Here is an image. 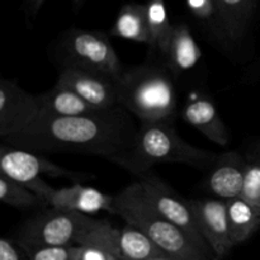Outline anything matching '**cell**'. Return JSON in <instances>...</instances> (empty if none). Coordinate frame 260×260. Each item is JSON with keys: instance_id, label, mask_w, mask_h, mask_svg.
<instances>
[{"instance_id": "obj_25", "label": "cell", "mask_w": 260, "mask_h": 260, "mask_svg": "<svg viewBox=\"0 0 260 260\" xmlns=\"http://www.w3.org/2000/svg\"><path fill=\"white\" fill-rule=\"evenodd\" d=\"M187 5L192 14L203 22L212 23L213 29L217 18L216 0H187Z\"/></svg>"}, {"instance_id": "obj_6", "label": "cell", "mask_w": 260, "mask_h": 260, "mask_svg": "<svg viewBox=\"0 0 260 260\" xmlns=\"http://www.w3.org/2000/svg\"><path fill=\"white\" fill-rule=\"evenodd\" d=\"M60 69L73 68L118 79L124 69L108 36L98 30L70 29L56 51Z\"/></svg>"}, {"instance_id": "obj_9", "label": "cell", "mask_w": 260, "mask_h": 260, "mask_svg": "<svg viewBox=\"0 0 260 260\" xmlns=\"http://www.w3.org/2000/svg\"><path fill=\"white\" fill-rule=\"evenodd\" d=\"M40 116L37 95L10 79L0 80V137L2 140L27 129Z\"/></svg>"}, {"instance_id": "obj_12", "label": "cell", "mask_w": 260, "mask_h": 260, "mask_svg": "<svg viewBox=\"0 0 260 260\" xmlns=\"http://www.w3.org/2000/svg\"><path fill=\"white\" fill-rule=\"evenodd\" d=\"M249 161L238 151H226L218 155L212 168L208 170L206 187L220 200L243 197L246 169Z\"/></svg>"}, {"instance_id": "obj_7", "label": "cell", "mask_w": 260, "mask_h": 260, "mask_svg": "<svg viewBox=\"0 0 260 260\" xmlns=\"http://www.w3.org/2000/svg\"><path fill=\"white\" fill-rule=\"evenodd\" d=\"M0 174L27 187L37 197H40L46 206H48L56 189L41 178L42 175L66 178L75 183L91 177L84 173L73 172L60 167L51 160L41 156L38 152L18 149L4 142L0 147Z\"/></svg>"}, {"instance_id": "obj_15", "label": "cell", "mask_w": 260, "mask_h": 260, "mask_svg": "<svg viewBox=\"0 0 260 260\" xmlns=\"http://www.w3.org/2000/svg\"><path fill=\"white\" fill-rule=\"evenodd\" d=\"M182 117L189 126L200 131L213 144L222 147L229 145V128L211 99L206 96H190L183 108Z\"/></svg>"}, {"instance_id": "obj_26", "label": "cell", "mask_w": 260, "mask_h": 260, "mask_svg": "<svg viewBox=\"0 0 260 260\" xmlns=\"http://www.w3.org/2000/svg\"><path fill=\"white\" fill-rule=\"evenodd\" d=\"M71 260H118L108 251L91 245H78L71 248Z\"/></svg>"}, {"instance_id": "obj_17", "label": "cell", "mask_w": 260, "mask_h": 260, "mask_svg": "<svg viewBox=\"0 0 260 260\" xmlns=\"http://www.w3.org/2000/svg\"><path fill=\"white\" fill-rule=\"evenodd\" d=\"M40 114L48 117H78L96 112L76 93L56 83L53 88L37 94Z\"/></svg>"}, {"instance_id": "obj_3", "label": "cell", "mask_w": 260, "mask_h": 260, "mask_svg": "<svg viewBox=\"0 0 260 260\" xmlns=\"http://www.w3.org/2000/svg\"><path fill=\"white\" fill-rule=\"evenodd\" d=\"M113 215L146 234L169 258L216 260L212 253L201 248L187 233L157 212L137 180L114 194Z\"/></svg>"}, {"instance_id": "obj_27", "label": "cell", "mask_w": 260, "mask_h": 260, "mask_svg": "<svg viewBox=\"0 0 260 260\" xmlns=\"http://www.w3.org/2000/svg\"><path fill=\"white\" fill-rule=\"evenodd\" d=\"M0 260H22L14 243L7 238L0 240Z\"/></svg>"}, {"instance_id": "obj_11", "label": "cell", "mask_w": 260, "mask_h": 260, "mask_svg": "<svg viewBox=\"0 0 260 260\" xmlns=\"http://www.w3.org/2000/svg\"><path fill=\"white\" fill-rule=\"evenodd\" d=\"M193 212L201 235L212 250L216 260H222L234 248L228 220V203L220 198L193 200Z\"/></svg>"}, {"instance_id": "obj_1", "label": "cell", "mask_w": 260, "mask_h": 260, "mask_svg": "<svg viewBox=\"0 0 260 260\" xmlns=\"http://www.w3.org/2000/svg\"><path fill=\"white\" fill-rule=\"evenodd\" d=\"M131 116L121 106L78 117L40 114L27 129L3 142L38 154L90 155L119 165L131 152L139 128Z\"/></svg>"}, {"instance_id": "obj_23", "label": "cell", "mask_w": 260, "mask_h": 260, "mask_svg": "<svg viewBox=\"0 0 260 260\" xmlns=\"http://www.w3.org/2000/svg\"><path fill=\"white\" fill-rule=\"evenodd\" d=\"M243 198L255 207L260 208V161H249Z\"/></svg>"}, {"instance_id": "obj_18", "label": "cell", "mask_w": 260, "mask_h": 260, "mask_svg": "<svg viewBox=\"0 0 260 260\" xmlns=\"http://www.w3.org/2000/svg\"><path fill=\"white\" fill-rule=\"evenodd\" d=\"M230 238L234 246L245 243L260 229V208L243 197L226 201Z\"/></svg>"}, {"instance_id": "obj_22", "label": "cell", "mask_w": 260, "mask_h": 260, "mask_svg": "<svg viewBox=\"0 0 260 260\" xmlns=\"http://www.w3.org/2000/svg\"><path fill=\"white\" fill-rule=\"evenodd\" d=\"M0 200L4 205L17 210L47 207L32 190L3 174H0Z\"/></svg>"}, {"instance_id": "obj_5", "label": "cell", "mask_w": 260, "mask_h": 260, "mask_svg": "<svg viewBox=\"0 0 260 260\" xmlns=\"http://www.w3.org/2000/svg\"><path fill=\"white\" fill-rule=\"evenodd\" d=\"M95 222L86 215L50 207L24 221L15 239L23 250L37 246H78Z\"/></svg>"}, {"instance_id": "obj_20", "label": "cell", "mask_w": 260, "mask_h": 260, "mask_svg": "<svg viewBox=\"0 0 260 260\" xmlns=\"http://www.w3.org/2000/svg\"><path fill=\"white\" fill-rule=\"evenodd\" d=\"M117 244L121 260H152L167 256L146 234L127 223L118 230Z\"/></svg>"}, {"instance_id": "obj_4", "label": "cell", "mask_w": 260, "mask_h": 260, "mask_svg": "<svg viewBox=\"0 0 260 260\" xmlns=\"http://www.w3.org/2000/svg\"><path fill=\"white\" fill-rule=\"evenodd\" d=\"M119 106L140 123L172 119L177 113V91L167 66L145 63L124 69L117 79Z\"/></svg>"}, {"instance_id": "obj_30", "label": "cell", "mask_w": 260, "mask_h": 260, "mask_svg": "<svg viewBox=\"0 0 260 260\" xmlns=\"http://www.w3.org/2000/svg\"><path fill=\"white\" fill-rule=\"evenodd\" d=\"M152 260H175V259L169 258V256H161V258H156V259H152Z\"/></svg>"}, {"instance_id": "obj_31", "label": "cell", "mask_w": 260, "mask_h": 260, "mask_svg": "<svg viewBox=\"0 0 260 260\" xmlns=\"http://www.w3.org/2000/svg\"><path fill=\"white\" fill-rule=\"evenodd\" d=\"M75 2H76V3H79V2H81V0H75Z\"/></svg>"}, {"instance_id": "obj_14", "label": "cell", "mask_w": 260, "mask_h": 260, "mask_svg": "<svg viewBox=\"0 0 260 260\" xmlns=\"http://www.w3.org/2000/svg\"><path fill=\"white\" fill-rule=\"evenodd\" d=\"M258 0H216L215 32L229 45L240 42L255 13Z\"/></svg>"}, {"instance_id": "obj_2", "label": "cell", "mask_w": 260, "mask_h": 260, "mask_svg": "<svg viewBox=\"0 0 260 260\" xmlns=\"http://www.w3.org/2000/svg\"><path fill=\"white\" fill-rule=\"evenodd\" d=\"M218 155L185 142L177 134L174 118L140 123L131 152L118 167L135 178L151 172L157 164H183L210 170Z\"/></svg>"}, {"instance_id": "obj_8", "label": "cell", "mask_w": 260, "mask_h": 260, "mask_svg": "<svg viewBox=\"0 0 260 260\" xmlns=\"http://www.w3.org/2000/svg\"><path fill=\"white\" fill-rule=\"evenodd\" d=\"M136 180L140 183L157 212L161 213L168 221L187 233L201 248L212 253L203 236L201 235L190 201L183 198L169 184L155 175L152 170L137 177Z\"/></svg>"}, {"instance_id": "obj_13", "label": "cell", "mask_w": 260, "mask_h": 260, "mask_svg": "<svg viewBox=\"0 0 260 260\" xmlns=\"http://www.w3.org/2000/svg\"><path fill=\"white\" fill-rule=\"evenodd\" d=\"M48 207L86 216L101 211L113 215L114 196L107 194L96 188L86 187L81 183H74L70 187L56 189L51 197Z\"/></svg>"}, {"instance_id": "obj_19", "label": "cell", "mask_w": 260, "mask_h": 260, "mask_svg": "<svg viewBox=\"0 0 260 260\" xmlns=\"http://www.w3.org/2000/svg\"><path fill=\"white\" fill-rule=\"evenodd\" d=\"M109 33L113 37L149 45L150 35L147 27L146 4L128 3L123 5Z\"/></svg>"}, {"instance_id": "obj_28", "label": "cell", "mask_w": 260, "mask_h": 260, "mask_svg": "<svg viewBox=\"0 0 260 260\" xmlns=\"http://www.w3.org/2000/svg\"><path fill=\"white\" fill-rule=\"evenodd\" d=\"M45 0H27L25 2V8H27L28 17H35L38 10L42 7Z\"/></svg>"}, {"instance_id": "obj_24", "label": "cell", "mask_w": 260, "mask_h": 260, "mask_svg": "<svg viewBox=\"0 0 260 260\" xmlns=\"http://www.w3.org/2000/svg\"><path fill=\"white\" fill-rule=\"evenodd\" d=\"M73 246H37L25 249L28 260H71Z\"/></svg>"}, {"instance_id": "obj_21", "label": "cell", "mask_w": 260, "mask_h": 260, "mask_svg": "<svg viewBox=\"0 0 260 260\" xmlns=\"http://www.w3.org/2000/svg\"><path fill=\"white\" fill-rule=\"evenodd\" d=\"M147 27H149L150 42L149 48L151 52H160L162 57L169 48L174 27L170 24L168 18L167 7L164 0H149L146 3Z\"/></svg>"}, {"instance_id": "obj_10", "label": "cell", "mask_w": 260, "mask_h": 260, "mask_svg": "<svg viewBox=\"0 0 260 260\" xmlns=\"http://www.w3.org/2000/svg\"><path fill=\"white\" fill-rule=\"evenodd\" d=\"M57 84L78 94L95 111H107L119 106L117 79L80 69H60Z\"/></svg>"}, {"instance_id": "obj_29", "label": "cell", "mask_w": 260, "mask_h": 260, "mask_svg": "<svg viewBox=\"0 0 260 260\" xmlns=\"http://www.w3.org/2000/svg\"><path fill=\"white\" fill-rule=\"evenodd\" d=\"M246 160L248 161H260V139L249 150L248 155H246Z\"/></svg>"}, {"instance_id": "obj_16", "label": "cell", "mask_w": 260, "mask_h": 260, "mask_svg": "<svg viewBox=\"0 0 260 260\" xmlns=\"http://www.w3.org/2000/svg\"><path fill=\"white\" fill-rule=\"evenodd\" d=\"M164 58L165 66L175 75L192 70L202 58V51L185 23H179L174 27Z\"/></svg>"}]
</instances>
